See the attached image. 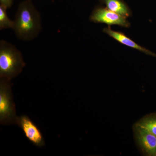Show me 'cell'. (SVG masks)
Here are the masks:
<instances>
[{"label":"cell","mask_w":156,"mask_h":156,"mask_svg":"<svg viewBox=\"0 0 156 156\" xmlns=\"http://www.w3.org/2000/svg\"><path fill=\"white\" fill-rule=\"evenodd\" d=\"M12 30L20 40L30 41L38 36L42 30L41 17L31 0L20 4Z\"/></svg>","instance_id":"obj_1"},{"label":"cell","mask_w":156,"mask_h":156,"mask_svg":"<svg viewBox=\"0 0 156 156\" xmlns=\"http://www.w3.org/2000/svg\"><path fill=\"white\" fill-rule=\"evenodd\" d=\"M22 53L5 40L0 41V78L11 80L22 72L25 66Z\"/></svg>","instance_id":"obj_2"},{"label":"cell","mask_w":156,"mask_h":156,"mask_svg":"<svg viewBox=\"0 0 156 156\" xmlns=\"http://www.w3.org/2000/svg\"><path fill=\"white\" fill-rule=\"evenodd\" d=\"M0 78V123L2 125L16 124L18 117L13 100L11 80Z\"/></svg>","instance_id":"obj_3"},{"label":"cell","mask_w":156,"mask_h":156,"mask_svg":"<svg viewBox=\"0 0 156 156\" xmlns=\"http://www.w3.org/2000/svg\"><path fill=\"white\" fill-rule=\"evenodd\" d=\"M90 20L95 23H105L109 26L129 27L131 25L126 17L103 7L95 8L90 15Z\"/></svg>","instance_id":"obj_4"},{"label":"cell","mask_w":156,"mask_h":156,"mask_svg":"<svg viewBox=\"0 0 156 156\" xmlns=\"http://www.w3.org/2000/svg\"><path fill=\"white\" fill-rule=\"evenodd\" d=\"M16 125L22 129L26 137L34 145L41 147L45 145L44 139L37 126L27 116L17 117Z\"/></svg>","instance_id":"obj_5"},{"label":"cell","mask_w":156,"mask_h":156,"mask_svg":"<svg viewBox=\"0 0 156 156\" xmlns=\"http://www.w3.org/2000/svg\"><path fill=\"white\" fill-rule=\"evenodd\" d=\"M135 128V137L140 147L148 156H156V136L145 129Z\"/></svg>","instance_id":"obj_6"},{"label":"cell","mask_w":156,"mask_h":156,"mask_svg":"<svg viewBox=\"0 0 156 156\" xmlns=\"http://www.w3.org/2000/svg\"><path fill=\"white\" fill-rule=\"evenodd\" d=\"M103 31L105 33L108 35L109 36L111 37L117 41L119 42L123 45L139 50L140 52H143L147 55L156 57L155 53H153L146 48L138 45L122 32L112 30L109 26L104 28Z\"/></svg>","instance_id":"obj_7"},{"label":"cell","mask_w":156,"mask_h":156,"mask_svg":"<svg viewBox=\"0 0 156 156\" xmlns=\"http://www.w3.org/2000/svg\"><path fill=\"white\" fill-rule=\"evenodd\" d=\"M102 2L106 5V8L115 13L126 18L131 16V10L122 0H102Z\"/></svg>","instance_id":"obj_8"},{"label":"cell","mask_w":156,"mask_h":156,"mask_svg":"<svg viewBox=\"0 0 156 156\" xmlns=\"http://www.w3.org/2000/svg\"><path fill=\"white\" fill-rule=\"evenodd\" d=\"M135 126L145 129L156 136V114L144 117L138 121Z\"/></svg>","instance_id":"obj_9"},{"label":"cell","mask_w":156,"mask_h":156,"mask_svg":"<svg viewBox=\"0 0 156 156\" xmlns=\"http://www.w3.org/2000/svg\"><path fill=\"white\" fill-rule=\"evenodd\" d=\"M7 8L5 6L0 5V30L13 28L14 20H11L8 17L7 13Z\"/></svg>","instance_id":"obj_10"},{"label":"cell","mask_w":156,"mask_h":156,"mask_svg":"<svg viewBox=\"0 0 156 156\" xmlns=\"http://www.w3.org/2000/svg\"><path fill=\"white\" fill-rule=\"evenodd\" d=\"M14 0H0V3L2 5L5 6L7 9L10 8L13 4Z\"/></svg>","instance_id":"obj_11"}]
</instances>
